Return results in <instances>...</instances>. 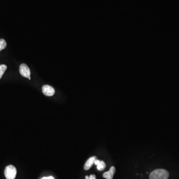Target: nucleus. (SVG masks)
<instances>
[{
    "label": "nucleus",
    "instance_id": "nucleus-6",
    "mask_svg": "<svg viewBox=\"0 0 179 179\" xmlns=\"http://www.w3.org/2000/svg\"><path fill=\"white\" fill-rule=\"evenodd\" d=\"M115 172H116V169L115 167L112 166L110 168V170L104 173L103 177L106 179H112Z\"/></svg>",
    "mask_w": 179,
    "mask_h": 179
},
{
    "label": "nucleus",
    "instance_id": "nucleus-1",
    "mask_svg": "<svg viewBox=\"0 0 179 179\" xmlns=\"http://www.w3.org/2000/svg\"><path fill=\"white\" fill-rule=\"evenodd\" d=\"M169 176V172L166 170H155L150 173L149 176L150 179H168Z\"/></svg>",
    "mask_w": 179,
    "mask_h": 179
},
{
    "label": "nucleus",
    "instance_id": "nucleus-4",
    "mask_svg": "<svg viewBox=\"0 0 179 179\" xmlns=\"http://www.w3.org/2000/svg\"><path fill=\"white\" fill-rule=\"evenodd\" d=\"M42 93L44 95L48 97L52 96L55 93V89L51 86L45 85L42 88Z\"/></svg>",
    "mask_w": 179,
    "mask_h": 179
},
{
    "label": "nucleus",
    "instance_id": "nucleus-12",
    "mask_svg": "<svg viewBox=\"0 0 179 179\" xmlns=\"http://www.w3.org/2000/svg\"><path fill=\"white\" fill-rule=\"evenodd\" d=\"M85 179H89V176H86V177H85Z\"/></svg>",
    "mask_w": 179,
    "mask_h": 179
},
{
    "label": "nucleus",
    "instance_id": "nucleus-10",
    "mask_svg": "<svg viewBox=\"0 0 179 179\" xmlns=\"http://www.w3.org/2000/svg\"><path fill=\"white\" fill-rule=\"evenodd\" d=\"M89 179H96V177L95 175H91L90 176H89Z\"/></svg>",
    "mask_w": 179,
    "mask_h": 179
},
{
    "label": "nucleus",
    "instance_id": "nucleus-8",
    "mask_svg": "<svg viewBox=\"0 0 179 179\" xmlns=\"http://www.w3.org/2000/svg\"><path fill=\"white\" fill-rule=\"evenodd\" d=\"M7 69V66L5 64H2L0 65V79H1L2 76L5 73V71H6Z\"/></svg>",
    "mask_w": 179,
    "mask_h": 179
},
{
    "label": "nucleus",
    "instance_id": "nucleus-3",
    "mask_svg": "<svg viewBox=\"0 0 179 179\" xmlns=\"http://www.w3.org/2000/svg\"><path fill=\"white\" fill-rule=\"evenodd\" d=\"M19 71L21 75L23 77L27 78L31 77V70L29 69V67L26 64H22L20 65Z\"/></svg>",
    "mask_w": 179,
    "mask_h": 179
},
{
    "label": "nucleus",
    "instance_id": "nucleus-2",
    "mask_svg": "<svg viewBox=\"0 0 179 179\" xmlns=\"http://www.w3.org/2000/svg\"><path fill=\"white\" fill-rule=\"evenodd\" d=\"M17 169L13 165H9L5 168L4 174L7 179H15L17 175Z\"/></svg>",
    "mask_w": 179,
    "mask_h": 179
},
{
    "label": "nucleus",
    "instance_id": "nucleus-13",
    "mask_svg": "<svg viewBox=\"0 0 179 179\" xmlns=\"http://www.w3.org/2000/svg\"><path fill=\"white\" fill-rule=\"evenodd\" d=\"M28 79L29 80H31V77H29V78H28Z\"/></svg>",
    "mask_w": 179,
    "mask_h": 179
},
{
    "label": "nucleus",
    "instance_id": "nucleus-9",
    "mask_svg": "<svg viewBox=\"0 0 179 179\" xmlns=\"http://www.w3.org/2000/svg\"><path fill=\"white\" fill-rule=\"evenodd\" d=\"M7 42L4 39H0V51L6 48L7 47Z\"/></svg>",
    "mask_w": 179,
    "mask_h": 179
},
{
    "label": "nucleus",
    "instance_id": "nucleus-7",
    "mask_svg": "<svg viewBox=\"0 0 179 179\" xmlns=\"http://www.w3.org/2000/svg\"><path fill=\"white\" fill-rule=\"evenodd\" d=\"M94 164L97 166V169L100 171L104 170L106 167V164L104 161H101L97 159L95 161Z\"/></svg>",
    "mask_w": 179,
    "mask_h": 179
},
{
    "label": "nucleus",
    "instance_id": "nucleus-5",
    "mask_svg": "<svg viewBox=\"0 0 179 179\" xmlns=\"http://www.w3.org/2000/svg\"><path fill=\"white\" fill-rule=\"evenodd\" d=\"M97 159L96 156H93L88 159V160L86 162L85 164L84 165V169L85 170H88L91 168L92 166L94 164V162Z\"/></svg>",
    "mask_w": 179,
    "mask_h": 179
},
{
    "label": "nucleus",
    "instance_id": "nucleus-11",
    "mask_svg": "<svg viewBox=\"0 0 179 179\" xmlns=\"http://www.w3.org/2000/svg\"><path fill=\"white\" fill-rule=\"evenodd\" d=\"M42 179H54V178L52 176H49L48 177H43Z\"/></svg>",
    "mask_w": 179,
    "mask_h": 179
}]
</instances>
